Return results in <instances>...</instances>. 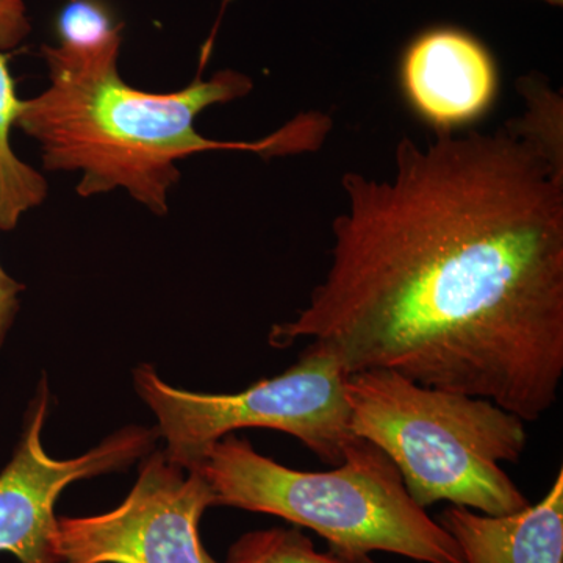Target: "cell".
Returning <instances> with one entry per match:
<instances>
[{
	"label": "cell",
	"mask_w": 563,
	"mask_h": 563,
	"mask_svg": "<svg viewBox=\"0 0 563 563\" xmlns=\"http://www.w3.org/2000/svg\"><path fill=\"white\" fill-rule=\"evenodd\" d=\"M342 188L328 273L269 343L542 418L563 377V173L506 128L435 132Z\"/></svg>",
	"instance_id": "1"
},
{
	"label": "cell",
	"mask_w": 563,
	"mask_h": 563,
	"mask_svg": "<svg viewBox=\"0 0 563 563\" xmlns=\"http://www.w3.org/2000/svg\"><path fill=\"white\" fill-rule=\"evenodd\" d=\"M202 51L201 70L187 87L150 92L125 84L120 52L70 57L43 46L49 87L22 103L16 128L40 146L47 172L79 173L81 198L124 190L155 214L169 211L179 184V162L211 151L254 152L263 157L317 151L331 131L322 113L298 114L258 141H217L196 131L203 110L246 98L254 81L224 69L203 79L211 49Z\"/></svg>",
	"instance_id": "2"
},
{
	"label": "cell",
	"mask_w": 563,
	"mask_h": 563,
	"mask_svg": "<svg viewBox=\"0 0 563 563\" xmlns=\"http://www.w3.org/2000/svg\"><path fill=\"white\" fill-rule=\"evenodd\" d=\"M192 468L209 483L214 506L284 518L340 553L465 563L450 532L415 503L391 459L361 437L329 472L288 468L233 433L211 444Z\"/></svg>",
	"instance_id": "3"
},
{
	"label": "cell",
	"mask_w": 563,
	"mask_h": 563,
	"mask_svg": "<svg viewBox=\"0 0 563 563\" xmlns=\"http://www.w3.org/2000/svg\"><path fill=\"white\" fill-rule=\"evenodd\" d=\"M344 396L352 433L391 459L422 509L450 503L510 515L531 504L501 468L525 453V421L498 404L388 369L347 374Z\"/></svg>",
	"instance_id": "4"
},
{
	"label": "cell",
	"mask_w": 563,
	"mask_h": 563,
	"mask_svg": "<svg viewBox=\"0 0 563 563\" xmlns=\"http://www.w3.org/2000/svg\"><path fill=\"white\" fill-rule=\"evenodd\" d=\"M342 363L309 346L287 372L239 393H196L165 383L152 365L135 369V387L158 421L163 451L185 468L198 465L211 444L239 429H273L295 437L333 466L354 439L344 396Z\"/></svg>",
	"instance_id": "5"
},
{
	"label": "cell",
	"mask_w": 563,
	"mask_h": 563,
	"mask_svg": "<svg viewBox=\"0 0 563 563\" xmlns=\"http://www.w3.org/2000/svg\"><path fill=\"white\" fill-rule=\"evenodd\" d=\"M214 506L198 468L165 453L144 455L132 492L110 512L57 517L55 563H220L203 548L199 523Z\"/></svg>",
	"instance_id": "6"
},
{
	"label": "cell",
	"mask_w": 563,
	"mask_h": 563,
	"mask_svg": "<svg viewBox=\"0 0 563 563\" xmlns=\"http://www.w3.org/2000/svg\"><path fill=\"white\" fill-rule=\"evenodd\" d=\"M49 388L41 380L25 417L24 432L0 473V553L20 563H55L52 553L55 504L68 485L122 470L150 454L158 432L129 426L80 457L58 461L43 446Z\"/></svg>",
	"instance_id": "7"
},
{
	"label": "cell",
	"mask_w": 563,
	"mask_h": 563,
	"mask_svg": "<svg viewBox=\"0 0 563 563\" xmlns=\"http://www.w3.org/2000/svg\"><path fill=\"white\" fill-rule=\"evenodd\" d=\"M407 102L435 132H455L487 113L498 91V70L481 41L440 27L415 38L401 62Z\"/></svg>",
	"instance_id": "8"
},
{
	"label": "cell",
	"mask_w": 563,
	"mask_h": 563,
	"mask_svg": "<svg viewBox=\"0 0 563 563\" xmlns=\"http://www.w3.org/2000/svg\"><path fill=\"white\" fill-rule=\"evenodd\" d=\"M465 563H563V470L537 504L485 515L450 506L439 517Z\"/></svg>",
	"instance_id": "9"
},
{
	"label": "cell",
	"mask_w": 563,
	"mask_h": 563,
	"mask_svg": "<svg viewBox=\"0 0 563 563\" xmlns=\"http://www.w3.org/2000/svg\"><path fill=\"white\" fill-rule=\"evenodd\" d=\"M22 103L5 51L0 49V231H13L27 211L46 201V177L22 162L11 146Z\"/></svg>",
	"instance_id": "10"
},
{
	"label": "cell",
	"mask_w": 563,
	"mask_h": 563,
	"mask_svg": "<svg viewBox=\"0 0 563 563\" xmlns=\"http://www.w3.org/2000/svg\"><path fill=\"white\" fill-rule=\"evenodd\" d=\"M525 98V113L506 122L518 140L542 155L555 172L563 173V99L542 76H525L518 80Z\"/></svg>",
	"instance_id": "11"
},
{
	"label": "cell",
	"mask_w": 563,
	"mask_h": 563,
	"mask_svg": "<svg viewBox=\"0 0 563 563\" xmlns=\"http://www.w3.org/2000/svg\"><path fill=\"white\" fill-rule=\"evenodd\" d=\"M225 563H376L369 555L332 550L321 553L299 529L272 528L244 533Z\"/></svg>",
	"instance_id": "12"
},
{
	"label": "cell",
	"mask_w": 563,
	"mask_h": 563,
	"mask_svg": "<svg viewBox=\"0 0 563 563\" xmlns=\"http://www.w3.org/2000/svg\"><path fill=\"white\" fill-rule=\"evenodd\" d=\"M122 24L103 0H69L57 21L58 51L73 57H95L121 51Z\"/></svg>",
	"instance_id": "13"
},
{
	"label": "cell",
	"mask_w": 563,
	"mask_h": 563,
	"mask_svg": "<svg viewBox=\"0 0 563 563\" xmlns=\"http://www.w3.org/2000/svg\"><path fill=\"white\" fill-rule=\"evenodd\" d=\"M31 32L24 0H0V49H14L27 40Z\"/></svg>",
	"instance_id": "14"
},
{
	"label": "cell",
	"mask_w": 563,
	"mask_h": 563,
	"mask_svg": "<svg viewBox=\"0 0 563 563\" xmlns=\"http://www.w3.org/2000/svg\"><path fill=\"white\" fill-rule=\"evenodd\" d=\"M24 288V285L13 279L0 265V347L20 310V295Z\"/></svg>",
	"instance_id": "15"
},
{
	"label": "cell",
	"mask_w": 563,
	"mask_h": 563,
	"mask_svg": "<svg viewBox=\"0 0 563 563\" xmlns=\"http://www.w3.org/2000/svg\"><path fill=\"white\" fill-rule=\"evenodd\" d=\"M543 2L550 3V5L562 7L563 0H543Z\"/></svg>",
	"instance_id": "16"
}]
</instances>
